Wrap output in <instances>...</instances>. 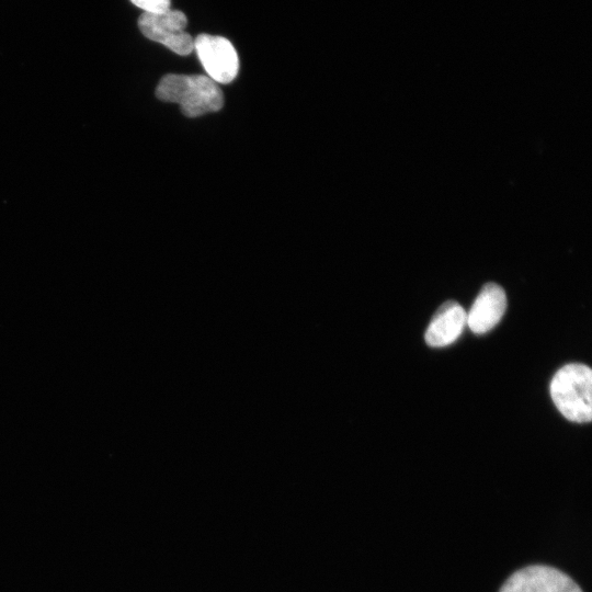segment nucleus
Here are the masks:
<instances>
[{"instance_id": "nucleus-4", "label": "nucleus", "mask_w": 592, "mask_h": 592, "mask_svg": "<svg viewBox=\"0 0 592 592\" xmlns=\"http://www.w3.org/2000/svg\"><path fill=\"white\" fill-rule=\"evenodd\" d=\"M194 50L207 77L216 83H229L238 75L239 59L232 44L218 35L200 34L194 38Z\"/></svg>"}, {"instance_id": "nucleus-1", "label": "nucleus", "mask_w": 592, "mask_h": 592, "mask_svg": "<svg viewBox=\"0 0 592 592\" xmlns=\"http://www.w3.org/2000/svg\"><path fill=\"white\" fill-rule=\"evenodd\" d=\"M156 96L179 104L187 117L217 112L224 105L221 90L204 75H166L156 88Z\"/></svg>"}, {"instance_id": "nucleus-8", "label": "nucleus", "mask_w": 592, "mask_h": 592, "mask_svg": "<svg viewBox=\"0 0 592 592\" xmlns=\"http://www.w3.org/2000/svg\"><path fill=\"white\" fill-rule=\"evenodd\" d=\"M145 13H161L171 9V0H129Z\"/></svg>"}, {"instance_id": "nucleus-6", "label": "nucleus", "mask_w": 592, "mask_h": 592, "mask_svg": "<svg viewBox=\"0 0 592 592\" xmlns=\"http://www.w3.org/2000/svg\"><path fill=\"white\" fill-rule=\"evenodd\" d=\"M505 309L504 289L496 283H487L466 312V325L476 334L486 333L499 323Z\"/></svg>"}, {"instance_id": "nucleus-3", "label": "nucleus", "mask_w": 592, "mask_h": 592, "mask_svg": "<svg viewBox=\"0 0 592 592\" xmlns=\"http://www.w3.org/2000/svg\"><path fill=\"white\" fill-rule=\"evenodd\" d=\"M186 25L185 14L172 9L161 13L144 12L138 19V27L147 38L181 56L194 50V38L185 32Z\"/></svg>"}, {"instance_id": "nucleus-5", "label": "nucleus", "mask_w": 592, "mask_h": 592, "mask_svg": "<svg viewBox=\"0 0 592 592\" xmlns=\"http://www.w3.org/2000/svg\"><path fill=\"white\" fill-rule=\"evenodd\" d=\"M499 592H583L565 572L545 565H533L511 574Z\"/></svg>"}, {"instance_id": "nucleus-7", "label": "nucleus", "mask_w": 592, "mask_h": 592, "mask_svg": "<svg viewBox=\"0 0 592 592\" xmlns=\"http://www.w3.org/2000/svg\"><path fill=\"white\" fill-rule=\"evenodd\" d=\"M466 311L454 300L442 304L432 317L424 338L430 346L441 348L452 344L466 326Z\"/></svg>"}, {"instance_id": "nucleus-2", "label": "nucleus", "mask_w": 592, "mask_h": 592, "mask_svg": "<svg viewBox=\"0 0 592 592\" xmlns=\"http://www.w3.org/2000/svg\"><path fill=\"white\" fill-rule=\"evenodd\" d=\"M551 399L569 421L590 422L592 419V372L581 363L562 366L550 383Z\"/></svg>"}]
</instances>
